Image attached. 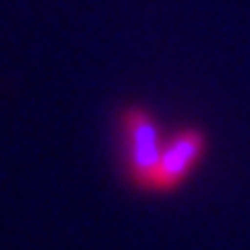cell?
Instances as JSON below:
<instances>
[{"label":"cell","instance_id":"obj_1","mask_svg":"<svg viewBox=\"0 0 250 250\" xmlns=\"http://www.w3.org/2000/svg\"><path fill=\"white\" fill-rule=\"evenodd\" d=\"M165 136L154 109L144 101L120 104L112 120V141H115V168L123 187L139 197H152L154 176L163 157Z\"/></svg>","mask_w":250,"mask_h":250},{"label":"cell","instance_id":"obj_2","mask_svg":"<svg viewBox=\"0 0 250 250\" xmlns=\"http://www.w3.org/2000/svg\"><path fill=\"white\" fill-rule=\"evenodd\" d=\"M210 157V133L200 123H181L168 130L154 176L152 197H176L194 181Z\"/></svg>","mask_w":250,"mask_h":250}]
</instances>
